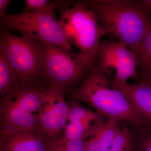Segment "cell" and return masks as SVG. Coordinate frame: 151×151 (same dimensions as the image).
<instances>
[{
	"label": "cell",
	"instance_id": "cell-4",
	"mask_svg": "<svg viewBox=\"0 0 151 151\" xmlns=\"http://www.w3.org/2000/svg\"><path fill=\"white\" fill-rule=\"evenodd\" d=\"M49 85L43 79L19 83L0 97V134L42 131L38 114L42 95Z\"/></svg>",
	"mask_w": 151,
	"mask_h": 151
},
{
	"label": "cell",
	"instance_id": "cell-9",
	"mask_svg": "<svg viewBox=\"0 0 151 151\" xmlns=\"http://www.w3.org/2000/svg\"><path fill=\"white\" fill-rule=\"evenodd\" d=\"M65 92L62 88L49 85L42 98L38 114L39 123L42 132L52 140L62 136L67 124L69 108Z\"/></svg>",
	"mask_w": 151,
	"mask_h": 151
},
{
	"label": "cell",
	"instance_id": "cell-3",
	"mask_svg": "<svg viewBox=\"0 0 151 151\" xmlns=\"http://www.w3.org/2000/svg\"><path fill=\"white\" fill-rule=\"evenodd\" d=\"M56 2L57 6L60 9L59 22L65 37L78 48V54L88 65L94 67L101 39L108 33L88 2Z\"/></svg>",
	"mask_w": 151,
	"mask_h": 151
},
{
	"label": "cell",
	"instance_id": "cell-17",
	"mask_svg": "<svg viewBox=\"0 0 151 151\" xmlns=\"http://www.w3.org/2000/svg\"><path fill=\"white\" fill-rule=\"evenodd\" d=\"M106 151H133V144L129 128L122 126L112 145Z\"/></svg>",
	"mask_w": 151,
	"mask_h": 151
},
{
	"label": "cell",
	"instance_id": "cell-5",
	"mask_svg": "<svg viewBox=\"0 0 151 151\" xmlns=\"http://www.w3.org/2000/svg\"><path fill=\"white\" fill-rule=\"evenodd\" d=\"M56 7V1H50L42 10L6 14L1 18V29L8 31H18L22 36L72 52L57 18Z\"/></svg>",
	"mask_w": 151,
	"mask_h": 151
},
{
	"label": "cell",
	"instance_id": "cell-7",
	"mask_svg": "<svg viewBox=\"0 0 151 151\" xmlns=\"http://www.w3.org/2000/svg\"><path fill=\"white\" fill-rule=\"evenodd\" d=\"M0 53L13 70L19 83L27 84L43 79L37 41L18 36L1 29Z\"/></svg>",
	"mask_w": 151,
	"mask_h": 151
},
{
	"label": "cell",
	"instance_id": "cell-18",
	"mask_svg": "<svg viewBox=\"0 0 151 151\" xmlns=\"http://www.w3.org/2000/svg\"><path fill=\"white\" fill-rule=\"evenodd\" d=\"M50 1L47 0H26L24 12H36L43 9Z\"/></svg>",
	"mask_w": 151,
	"mask_h": 151
},
{
	"label": "cell",
	"instance_id": "cell-2",
	"mask_svg": "<svg viewBox=\"0 0 151 151\" xmlns=\"http://www.w3.org/2000/svg\"><path fill=\"white\" fill-rule=\"evenodd\" d=\"M88 3L108 34L130 50L138 44L151 27V14L137 1L95 0Z\"/></svg>",
	"mask_w": 151,
	"mask_h": 151
},
{
	"label": "cell",
	"instance_id": "cell-16",
	"mask_svg": "<svg viewBox=\"0 0 151 151\" xmlns=\"http://www.w3.org/2000/svg\"><path fill=\"white\" fill-rule=\"evenodd\" d=\"M85 140H67L61 137L52 140L48 151H86Z\"/></svg>",
	"mask_w": 151,
	"mask_h": 151
},
{
	"label": "cell",
	"instance_id": "cell-10",
	"mask_svg": "<svg viewBox=\"0 0 151 151\" xmlns=\"http://www.w3.org/2000/svg\"><path fill=\"white\" fill-rule=\"evenodd\" d=\"M51 140L42 131L0 134V151H48Z\"/></svg>",
	"mask_w": 151,
	"mask_h": 151
},
{
	"label": "cell",
	"instance_id": "cell-11",
	"mask_svg": "<svg viewBox=\"0 0 151 151\" xmlns=\"http://www.w3.org/2000/svg\"><path fill=\"white\" fill-rule=\"evenodd\" d=\"M112 85L121 91L137 111L151 124V83L131 84L127 82Z\"/></svg>",
	"mask_w": 151,
	"mask_h": 151
},
{
	"label": "cell",
	"instance_id": "cell-12",
	"mask_svg": "<svg viewBox=\"0 0 151 151\" xmlns=\"http://www.w3.org/2000/svg\"><path fill=\"white\" fill-rule=\"evenodd\" d=\"M121 127V122L108 119L96 133L85 140L86 151H107Z\"/></svg>",
	"mask_w": 151,
	"mask_h": 151
},
{
	"label": "cell",
	"instance_id": "cell-15",
	"mask_svg": "<svg viewBox=\"0 0 151 151\" xmlns=\"http://www.w3.org/2000/svg\"><path fill=\"white\" fill-rule=\"evenodd\" d=\"M18 83L13 70L0 53V97L10 92Z\"/></svg>",
	"mask_w": 151,
	"mask_h": 151
},
{
	"label": "cell",
	"instance_id": "cell-6",
	"mask_svg": "<svg viewBox=\"0 0 151 151\" xmlns=\"http://www.w3.org/2000/svg\"><path fill=\"white\" fill-rule=\"evenodd\" d=\"M37 41L41 74L48 85L65 90L89 74L92 67L79 54Z\"/></svg>",
	"mask_w": 151,
	"mask_h": 151
},
{
	"label": "cell",
	"instance_id": "cell-19",
	"mask_svg": "<svg viewBox=\"0 0 151 151\" xmlns=\"http://www.w3.org/2000/svg\"><path fill=\"white\" fill-rule=\"evenodd\" d=\"M11 2L10 0H0V18L5 15L7 9L9 4Z\"/></svg>",
	"mask_w": 151,
	"mask_h": 151
},
{
	"label": "cell",
	"instance_id": "cell-13",
	"mask_svg": "<svg viewBox=\"0 0 151 151\" xmlns=\"http://www.w3.org/2000/svg\"><path fill=\"white\" fill-rule=\"evenodd\" d=\"M138 63V78L140 82L151 83V27L134 48Z\"/></svg>",
	"mask_w": 151,
	"mask_h": 151
},
{
	"label": "cell",
	"instance_id": "cell-8",
	"mask_svg": "<svg viewBox=\"0 0 151 151\" xmlns=\"http://www.w3.org/2000/svg\"><path fill=\"white\" fill-rule=\"evenodd\" d=\"M105 75L112 77V84L127 83L131 77L138 78V63L134 53L125 43L113 39L101 42L94 66Z\"/></svg>",
	"mask_w": 151,
	"mask_h": 151
},
{
	"label": "cell",
	"instance_id": "cell-1",
	"mask_svg": "<svg viewBox=\"0 0 151 151\" xmlns=\"http://www.w3.org/2000/svg\"><path fill=\"white\" fill-rule=\"evenodd\" d=\"M73 100L89 105L99 114L119 122L151 125L107 76L92 67L88 75L72 92Z\"/></svg>",
	"mask_w": 151,
	"mask_h": 151
},
{
	"label": "cell",
	"instance_id": "cell-14",
	"mask_svg": "<svg viewBox=\"0 0 151 151\" xmlns=\"http://www.w3.org/2000/svg\"><path fill=\"white\" fill-rule=\"evenodd\" d=\"M130 123L133 151H151V125Z\"/></svg>",
	"mask_w": 151,
	"mask_h": 151
},
{
	"label": "cell",
	"instance_id": "cell-20",
	"mask_svg": "<svg viewBox=\"0 0 151 151\" xmlns=\"http://www.w3.org/2000/svg\"><path fill=\"white\" fill-rule=\"evenodd\" d=\"M137 2L143 9L151 14V0H139Z\"/></svg>",
	"mask_w": 151,
	"mask_h": 151
}]
</instances>
